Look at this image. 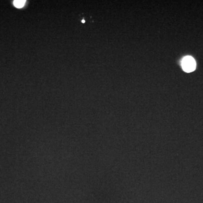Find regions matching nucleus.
Here are the masks:
<instances>
[{
    "label": "nucleus",
    "mask_w": 203,
    "mask_h": 203,
    "mask_svg": "<svg viewBox=\"0 0 203 203\" xmlns=\"http://www.w3.org/2000/svg\"><path fill=\"white\" fill-rule=\"evenodd\" d=\"M182 67L185 72H192L196 68L195 60L191 56H186L182 60Z\"/></svg>",
    "instance_id": "obj_1"
},
{
    "label": "nucleus",
    "mask_w": 203,
    "mask_h": 203,
    "mask_svg": "<svg viewBox=\"0 0 203 203\" xmlns=\"http://www.w3.org/2000/svg\"><path fill=\"white\" fill-rule=\"evenodd\" d=\"M25 0H16L14 1V5L17 8H22L25 4Z\"/></svg>",
    "instance_id": "obj_2"
},
{
    "label": "nucleus",
    "mask_w": 203,
    "mask_h": 203,
    "mask_svg": "<svg viewBox=\"0 0 203 203\" xmlns=\"http://www.w3.org/2000/svg\"><path fill=\"white\" fill-rule=\"evenodd\" d=\"M81 22H82V23H85V20H82Z\"/></svg>",
    "instance_id": "obj_3"
}]
</instances>
